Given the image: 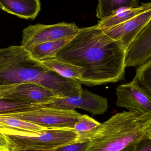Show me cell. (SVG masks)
I'll use <instances>...</instances> for the list:
<instances>
[{"label": "cell", "mask_w": 151, "mask_h": 151, "mask_svg": "<svg viewBox=\"0 0 151 151\" xmlns=\"http://www.w3.org/2000/svg\"><path fill=\"white\" fill-rule=\"evenodd\" d=\"M82 114L75 110H65L34 106L30 109L0 114L20 119L48 129H74Z\"/></svg>", "instance_id": "5"}, {"label": "cell", "mask_w": 151, "mask_h": 151, "mask_svg": "<svg viewBox=\"0 0 151 151\" xmlns=\"http://www.w3.org/2000/svg\"><path fill=\"white\" fill-rule=\"evenodd\" d=\"M34 105L7 99H0V114L21 111L30 109Z\"/></svg>", "instance_id": "20"}, {"label": "cell", "mask_w": 151, "mask_h": 151, "mask_svg": "<svg viewBox=\"0 0 151 151\" xmlns=\"http://www.w3.org/2000/svg\"><path fill=\"white\" fill-rule=\"evenodd\" d=\"M73 36L39 44L29 50L33 57L39 61L55 58L56 54Z\"/></svg>", "instance_id": "17"}, {"label": "cell", "mask_w": 151, "mask_h": 151, "mask_svg": "<svg viewBox=\"0 0 151 151\" xmlns=\"http://www.w3.org/2000/svg\"><path fill=\"white\" fill-rule=\"evenodd\" d=\"M96 17L103 19L115 14L123 8H136L140 6L138 0H98Z\"/></svg>", "instance_id": "16"}, {"label": "cell", "mask_w": 151, "mask_h": 151, "mask_svg": "<svg viewBox=\"0 0 151 151\" xmlns=\"http://www.w3.org/2000/svg\"><path fill=\"white\" fill-rule=\"evenodd\" d=\"M136 151H151V139L143 142Z\"/></svg>", "instance_id": "24"}, {"label": "cell", "mask_w": 151, "mask_h": 151, "mask_svg": "<svg viewBox=\"0 0 151 151\" xmlns=\"http://www.w3.org/2000/svg\"><path fill=\"white\" fill-rule=\"evenodd\" d=\"M151 58V21L140 32L126 51V67H139Z\"/></svg>", "instance_id": "10"}, {"label": "cell", "mask_w": 151, "mask_h": 151, "mask_svg": "<svg viewBox=\"0 0 151 151\" xmlns=\"http://www.w3.org/2000/svg\"><path fill=\"white\" fill-rule=\"evenodd\" d=\"M79 29L74 23L61 22L54 24L30 25L22 32L21 46L29 51L42 43L74 36Z\"/></svg>", "instance_id": "6"}, {"label": "cell", "mask_w": 151, "mask_h": 151, "mask_svg": "<svg viewBox=\"0 0 151 151\" xmlns=\"http://www.w3.org/2000/svg\"><path fill=\"white\" fill-rule=\"evenodd\" d=\"M48 128L20 119L0 116V133L22 136H38Z\"/></svg>", "instance_id": "12"}, {"label": "cell", "mask_w": 151, "mask_h": 151, "mask_svg": "<svg viewBox=\"0 0 151 151\" xmlns=\"http://www.w3.org/2000/svg\"><path fill=\"white\" fill-rule=\"evenodd\" d=\"M50 70L65 77L80 81L85 70L81 67L68 63L56 58L41 61Z\"/></svg>", "instance_id": "15"}, {"label": "cell", "mask_w": 151, "mask_h": 151, "mask_svg": "<svg viewBox=\"0 0 151 151\" xmlns=\"http://www.w3.org/2000/svg\"><path fill=\"white\" fill-rule=\"evenodd\" d=\"M59 97L45 87L31 83H22L10 91L3 99L32 104H41Z\"/></svg>", "instance_id": "11"}, {"label": "cell", "mask_w": 151, "mask_h": 151, "mask_svg": "<svg viewBox=\"0 0 151 151\" xmlns=\"http://www.w3.org/2000/svg\"><path fill=\"white\" fill-rule=\"evenodd\" d=\"M89 141H76L52 151H85Z\"/></svg>", "instance_id": "21"}, {"label": "cell", "mask_w": 151, "mask_h": 151, "mask_svg": "<svg viewBox=\"0 0 151 151\" xmlns=\"http://www.w3.org/2000/svg\"><path fill=\"white\" fill-rule=\"evenodd\" d=\"M3 135L9 142L10 151H52L78 140L77 133L69 129H48L38 136Z\"/></svg>", "instance_id": "4"}, {"label": "cell", "mask_w": 151, "mask_h": 151, "mask_svg": "<svg viewBox=\"0 0 151 151\" xmlns=\"http://www.w3.org/2000/svg\"><path fill=\"white\" fill-rule=\"evenodd\" d=\"M132 84L151 96V59L137 67Z\"/></svg>", "instance_id": "18"}, {"label": "cell", "mask_w": 151, "mask_h": 151, "mask_svg": "<svg viewBox=\"0 0 151 151\" xmlns=\"http://www.w3.org/2000/svg\"><path fill=\"white\" fill-rule=\"evenodd\" d=\"M18 83L40 85L59 97L80 96L83 90L79 81L50 70L21 45L0 48V84Z\"/></svg>", "instance_id": "2"}, {"label": "cell", "mask_w": 151, "mask_h": 151, "mask_svg": "<svg viewBox=\"0 0 151 151\" xmlns=\"http://www.w3.org/2000/svg\"><path fill=\"white\" fill-rule=\"evenodd\" d=\"M125 55L123 46L97 24L79 28L55 58L84 69L80 81L92 87L122 80Z\"/></svg>", "instance_id": "1"}, {"label": "cell", "mask_w": 151, "mask_h": 151, "mask_svg": "<svg viewBox=\"0 0 151 151\" xmlns=\"http://www.w3.org/2000/svg\"><path fill=\"white\" fill-rule=\"evenodd\" d=\"M22 83H15V84H0V99H3L4 96L10 91L14 89Z\"/></svg>", "instance_id": "22"}, {"label": "cell", "mask_w": 151, "mask_h": 151, "mask_svg": "<svg viewBox=\"0 0 151 151\" xmlns=\"http://www.w3.org/2000/svg\"><path fill=\"white\" fill-rule=\"evenodd\" d=\"M151 7V3L149 2L142 3L141 6L136 8H123L115 14L101 19L98 24L103 30L109 29L129 20Z\"/></svg>", "instance_id": "14"}, {"label": "cell", "mask_w": 151, "mask_h": 151, "mask_svg": "<svg viewBox=\"0 0 151 151\" xmlns=\"http://www.w3.org/2000/svg\"><path fill=\"white\" fill-rule=\"evenodd\" d=\"M116 104L129 111L151 114V96L132 84H121L116 88Z\"/></svg>", "instance_id": "9"}, {"label": "cell", "mask_w": 151, "mask_h": 151, "mask_svg": "<svg viewBox=\"0 0 151 151\" xmlns=\"http://www.w3.org/2000/svg\"><path fill=\"white\" fill-rule=\"evenodd\" d=\"M35 106L65 110L81 108L93 115L103 114L109 107L106 98L92 93L86 89H83L80 96L58 97L50 102Z\"/></svg>", "instance_id": "7"}, {"label": "cell", "mask_w": 151, "mask_h": 151, "mask_svg": "<svg viewBox=\"0 0 151 151\" xmlns=\"http://www.w3.org/2000/svg\"><path fill=\"white\" fill-rule=\"evenodd\" d=\"M100 124L88 115L82 114L74 127V130L78 134V141H82L86 135L95 129Z\"/></svg>", "instance_id": "19"}, {"label": "cell", "mask_w": 151, "mask_h": 151, "mask_svg": "<svg viewBox=\"0 0 151 151\" xmlns=\"http://www.w3.org/2000/svg\"><path fill=\"white\" fill-rule=\"evenodd\" d=\"M151 21V7L129 20L103 30L106 35L119 42L127 50L140 32Z\"/></svg>", "instance_id": "8"}, {"label": "cell", "mask_w": 151, "mask_h": 151, "mask_svg": "<svg viewBox=\"0 0 151 151\" xmlns=\"http://www.w3.org/2000/svg\"><path fill=\"white\" fill-rule=\"evenodd\" d=\"M151 139V114L118 113L83 137L88 140L85 151H136Z\"/></svg>", "instance_id": "3"}, {"label": "cell", "mask_w": 151, "mask_h": 151, "mask_svg": "<svg viewBox=\"0 0 151 151\" xmlns=\"http://www.w3.org/2000/svg\"><path fill=\"white\" fill-rule=\"evenodd\" d=\"M43 151L25 150V151Z\"/></svg>", "instance_id": "25"}, {"label": "cell", "mask_w": 151, "mask_h": 151, "mask_svg": "<svg viewBox=\"0 0 151 151\" xmlns=\"http://www.w3.org/2000/svg\"><path fill=\"white\" fill-rule=\"evenodd\" d=\"M0 151H10L9 145L4 135L0 133Z\"/></svg>", "instance_id": "23"}, {"label": "cell", "mask_w": 151, "mask_h": 151, "mask_svg": "<svg viewBox=\"0 0 151 151\" xmlns=\"http://www.w3.org/2000/svg\"><path fill=\"white\" fill-rule=\"evenodd\" d=\"M0 9L20 18L33 20L40 11V1L0 0Z\"/></svg>", "instance_id": "13"}, {"label": "cell", "mask_w": 151, "mask_h": 151, "mask_svg": "<svg viewBox=\"0 0 151 151\" xmlns=\"http://www.w3.org/2000/svg\"></svg>", "instance_id": "26"}]
</instances>
